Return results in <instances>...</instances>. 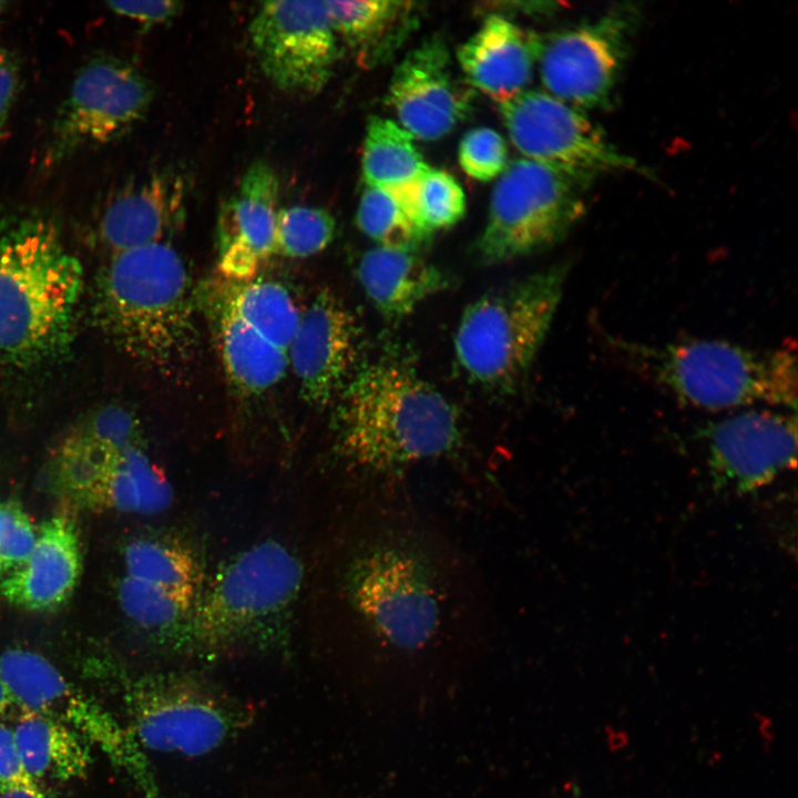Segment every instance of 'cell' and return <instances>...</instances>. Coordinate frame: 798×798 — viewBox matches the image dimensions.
I'll return each instance as SVG.
<instances>
[{
  "instance_id": "ffe728a7",
  "label": "cell",
  "mask_w": 798,
  "mask_h": 798,
  "mask_svg": "<svg viewBox=\"0 0 798 798\" xmlns=\"http://www.w3.org/2000/svg\"><path fill=\"white\" fill-rule=\"evenodd\" d=\"M211 320L224 369L232 383L245 395H260L285 376L288 352L264 338L233 309L216 280L200 294Z\"/></svg>"
},
{
  "instance_id": "ab89813d",
  "label": "cell",
  "mask_w": 798,
  "mask_h": 798,
  "mask_svg": "<svg viewBox=\"0 0 798 798\" xmlns=\"http://www.w3.org/2000/svg\"><path fill=\"white\" fill-rule=\"evenodd\" d=\"M8 7H9L8 1L0 0V14H2L7 10Z\"/></svg>"
},
{
  "instance_id": "cb8c5ba5",
  "label": "cell",
  "mask_w": 798,
  "mask_h": 798,
  "mask_svg": "<svg viewBox=\"0 0 798 798\" xmlns=\"http://www.w3.org/2000/svg\"><path fill=\"white\" fill-rule=\"evenodd\" d=\"M279 182L265 162H254L237 191L222 205L217 221L218 253L245 249L262 262L273 254Z\"/></svg>"
},
{
  "instance_id": "ac0fdd59",
  "label": "cell",
  "mask_w": 798,
  "mask_h": 798,
  "mask_svg": "<svg viewBox=\"0 0 798 798\" xmlns=\"http://www.w3.org/2000/svg\"><path fill=\"white\" fill-rule=\"evenodd\" d=\"M82 569L79 532L65 512L38 529L28 559L0 579V597L30 612H52L73 594Z\"/></svg>"
},
{
  "instance_id": "d590c367",
  "label": "cell",
  "mask_w": 798,
  "mask_h": 798,
  "mask_svg": "<svg viewBox=\"0 0 798 798\" xmlns=\"http://www.w3.org/2000/svg\"><path fill=\"white\" fill-rule=\"evenodd\" d=\"M34 784L22 764L13 729L0 724V791Z\"/></svg>"
},
{
  "instance_id": "ba28073f",
  "label": "cell",
  "mask_w": 798,
  "mask_h": 798,
  "mask_svg": "<svg viewBox=\"0 0 798 798\" xmlns=\"http://www.w3.org/2000/svg\"><path fill=\"white\" fill-rule=\"evenodd\" d=\"M304 580L298 556L276 540L237 553L215 573L188 617V637L219 648L287 610Z\"/></svg>"
},
{
  "instance_id": "f1b7e54d",
  "label": "cell",
  "mask_w": 798,
  "mask_h": 798,
  "mask_svg": "<svg viewBox=\"0 0 798 798\" xmlns=\"http://www.w3.org/2000/svg\"><path fill=\"white\" fill-rule=\"evenodd\" d=\"M356 223L380 247L416 253L428 242L396 197L382 188L366 186L359 200Z\"/></svg>"
},
{
  "instance_id": "8fae6325",
  "label": "cell",
  "mask_w": 798,
  "mask_h": 798,
  "mask_svg": "<svg viewBox=\"0 0 798 798\" xmlns=\"http://www.w3.org/2000/svg\"><path fill=\"white\" fill-rule=\"evenodd\" d=\"M152 99L150 82L134 65L113 55L91 58L57 111L41 158L44 168L119 139L143 119Z\"/></svg>"
},
{
  "instance_id": "d6986e66",
  "label": "cell",
  "mask_w": 798,
  "mask_h": 798,
  "mask_svg": "<svg viewBox=\"0 0 798 798\" xmlns=\"http://www.w3.org/2000/svg\"><path fill=\"white\" fill-rule=\"evenodd\" d=\"M540 33L526 31L501 14H488L457 51L469 85L498 104L526 91L536 64Z\"/></svg>"
},
{
  "instance_id": "7c38bea8",
  "label": "cell",
  "mask_w": 798,
  "mask_h": 798,
  "mask_svg": "<svg viewBox=\"0 0 798 798\" xmlns=\"http://www.w3.org/2000/svg\"><path fill=\"white\" fill-rule=\"evenodd\" d=\"M499 111L512 143L528 160L590 181L616 171L648 176L584 111L546 92L526 90L499 104Z\"/></svg>"
},
{
  "instance_id": "5b68a950",
  "label": "cell",
  "mask_w": 798,
  "mask_h": 798,
  "mask_svg": "<svg viewBox=\"0 0 798 798\" xmlns=\"http://www.w3.org/2000/svg\"><path fill=\"white\" fill-rule=\"evenodd\" d=\"M610 344L683 403L707 410L764 405L796 412L794 346L754 350L713 339L649 345L614 337Z\"/></svg>"
},
{
  "instance_id": "6da1fadb",
  "label": "cell",
  "mask_w": 798,
  "mask_h": 798,
  "mask_svg": "<svg viewBox=\"0 0 798 798\" xmlns=\"http://www.w3.org/2000/svg\"><path fill=\"white\" fill-rule=\"evenodd\" d=\"M345 591L360 630L381 654H426L471 630L470 570L448 541L412 514L382 509L347 564Z\"/></svg>"
},
{
  "instance_id": "4dcf8cb0",
  "label": "cell",
  "mask_w": 798,
  "mask_h": 798,
  "mask_svg": "<svg viewBox=\"0 0 798 798\" xmlns=\"http://www.w3.org/2000/svg\"><path fill=\"white\" fill-rule=\"evenodd\" d=\"M335 232V218L321 207L278 209L273 254L291 258L313 256L332 242Z\"/></svg>"
},
{
  "instance_id": "74e56055",
  "label": "cell",
  "mask_w": 798,
  "mask_h": 798,
  "mask_svg": "<svg viewBox=\"0 0 798 798\" xmlns=\"http://www.w3.org/2000/svg\"><path fill=\"white\" fill-rule=\"evenodd\" d=\"M0 798H44V796L34 782L2 790Z\"/></svg>"
},
{
  "instance_id": "60d3db41",
  "label": "cell",
  "mask_w": 798,
  "mask_h": 798,
  "mask_svg": "<svg viewBox=\"0 0 798 798\" xmlns=\"http://www.w3.org/2000/svg\"><path fill=\"white\" fill-rule=\"evenodd\" d=\"M574 798H580V797H579V790H575V789H574Z\"/></svg>"
},
{
  "instance_id": "603a6c76",
  "label": "cell",
  "mask_w": 798,
  "mask_h": 798,
  "mask_svg": "<svg viewBox=\"0 0 798 798\" xmlns=\"http://www.w3.org/2000/svg\"><path fill=\"white\" fill-rule=\"evenodd\" d=\"M357 277L375 308L388 320L410 315L449 285L439 268L416 253L380 246L364 253Z\"/></svg>"
},
{
  "instance_id": "d6a6232c",
  "label": "cell",
  "mask_w": 798,
  "mask_h": 798,
  "mask_svg": "<svg viewBox=\"0 0 798 798\" xmlns=\"http://www.w3.org/2000/svg\"><path fill=\"white\" fill-rule=\"evenodd\" d=\"M458 158L470 177L487 182L502 174L508 165L504 139L485 126L469 130L460 140Z\"/></svg>"
},
{
  "instance_id": "e0dca14e",
  "label": "cell",
  "mask_w": 798,
  "mask_h": 798,
  "mask_svg": "<svg viewBox=\"0 0 798 798\" xmlns=\"http://www.w3.org/2000/svg\"><path fill=\"white\" fill-rule=\"evenodd\" d=\"M360 331L354 314L331 291L320 290L301 311L288 360L303 399L323 408L341 393L358 355Z\"/></svg>"
},
{
  "instance_id": "52a82bcc",
  "label": "cell",
  "mask_w": 798,
  "mask_h": 798,
  "mask_svg": "<svg viewBox=\"0 0 798 798\" xmlns=\"http://www.w3.org/2000/svg\"><path fill=\"white\" fill-rule=\"evenodd\" d=\"M590 182L528 158L508 163L474 246L479 260L501 264L556 244L584 215Z\"/></svg>"
},
{
  "instance_id": "44dd1931",
  "label": "cell",
  "mask_w": 798,
  "mask_h": 798,
  "mask_svg": "<svg viewBox=\"0 0 798 798\" xmlns=\"http://www.w3.org/2000/svg\"><path fill=\"white\" fill-rule=\"evenodd\" d=\"M181 185L152 175L119 193L105 207L99 237L110 255L165 242L181 222Z\"/></svg>"
},
{
  "instance_id": "277c9868",
  "label": "cell",
  "mask_w": 798,
  "mask_h": 798,
  "mask_svg": "<svg viewBox=\"0 0 798 798\" xmlns=\"http://www.w3.org/2000/svg\"><path fill=\"white\" fill-rule=\"evenodd\" d=\"M337 428L345 454L376 471H393L450 452L459 441L452 405L411 368L379 361L340 393Z\"/></svg>"
},
{
  "instance_id": "4fadbf2b",
  "label": "cell",
  "mask_w": 798,
  "mask_h": 798,
  "mask_svg": "<svg viewBox=\"0 0 798 798\" xmlns=\"http://www.w3.org/2000/svg\"><path fill=\"white\" fill-rule=\"evenodd\" d=\"M0 674L23 710L50 717L95 744L113 761L146 785L137 743L96 700L71 684L44 656L24 647L0 655Z\"/></svg>"
},
{
  "instance_id": "9c48e42d",
  "label": "cell",
  "mask_w": 798,
  "mask_h": 798,
  "mask_svg": "<svg viewBox=\"0 0 798 798\" xmlns=\"http://www.w3.org/2000/svg\"><path fill=\"white\" fill-rule=\"evenodd\" d=\"M123 699L136 743L160 753L208 754L248 718L238 702L186 676L139 678L125 687Z\"/></svg>"
},
{
  "instance_id": "4316f807",
  "label": "cell",
  "mask_w": 798,
  "mask_h": 798,
  "mask_svg": "<svg viewBox=\"0 0 798 798\" xmlns=\"http://www.w3.org/2000/svg\"><path fill=\"white\" fill-rule=\"evenodd\" d=\"M124 574L157 585L192 603L201 595L194 554L171 538L141 536L124 549Z\"/></svg>"
},
{
  "instance_id": "1f68e13d",
  "label": "cell",
  "mask_w": 798,
  "mask_h": 798,
  "mask_svg": "<svg viewBox=\"0 0 798 798\" xmlns=\"http://www.w3.org/2000/svg\"><path fill=\"white\" fill-rule=\"evenodd\" d=\"M416 203L419 227L429 238L433 232L457 224L466 213L461 185L448 172L432 167L417 184Z\"/></svg>"
},
{
  "instance_id": "8d00e7d4",
  "label": "cell",
  "mask_w": 798,
  "mask_h": 798,
  "mask_svg": "<svg viewBox=\"0 0 798 798\" xmlns=\"http://www.w3.org/2000/svg\"><path fill=\"white\" fill-rule=\"evenodd\" d=\"M21 83V68L17 57L0 47V141L7 131L11 110Z\"/></svg>"
},
{
  "instance_id": "e575fe53",
  "label": "cell",
  "mask_w": 798,
  "mask_h": 798,
  "mask_svg": "<svg viewBox=\"0 0 798 798\" xmlns=\"http://www.w3.org/2000/svg\"><path fill=\"white\" fill-rule=\"evenodd\" d=\"M112 12L130 18L144 25L162 23L178 14L182 3L171 0L157 1H110L106 3Z\"/></svg>"
},
{
  "instance_id": "7a4b0ae2",
  "label": "cell",
  "mask_w": 798,
  "mask_h": 798,
  "mask_svg": "<svg viewBox=\"0 0 798 798\" xmlns=\"http://www.w3.org/2000/svg\"><path fill=\"white\" fill-rule=\"evenodd\" d=\"M82 289V265L49 217L1 212L0 367L28 369L62 355Z\"/></svg>"
},
{
  "instance_id": "3957f363",
  "label": "cell",
  "mask_w": 798,
  "mask_h": 798,
  "mask_svg": "<svg viewBox=\"0 0 798 798\" xmlns=\"http://www.w3.org/2000/svg\"><path fill=\"white\" fill-rule=\"evenodd\" d=\"M197 294L180 254L161 242L110 255L94 291L101 330L122 352L177 378L198 346Z\"/></svg>"
},
{
  "instance_id": "2e32d148",
  "label": "cell",
  "mask_w": 798,
  "mask_h": 798,
  "mask_svg": "<svg viewBox=\"0 0 798 798\" xmlns=\"http://www.w3.org/2000/svg\"><path fill=\"white\" fill-rule=\"evenodd\" d=\"M471 90L452 72L444 41L433 35L410 50L396 65L387 102L400 126L413 139L436 141L470 113Z\"/></svg>"
},
{
  "instance_id": "484cf974",
  "label": "cell",
  "mask_w": 798,
  "mask_h": 798,
  "mask_svg": "<svg viewBox=\"0 0 798 798\" xmlns=\"http://www.w3.org/2000/svg\"><path fill=\"white\" fill-rule=\"evenodd\" d=\"M429 168L403 127L392 120L370 116L361 153L366 186L393 191L418 182Z\"/></svg>"
},
{
  "instance_id": "9a60e30c",
  "label": "cell",
  "mask_w": 798,
  "mask_h": 798,
  "mask_svg": "<svg viewBox=\"0 0 798 798\" xmlns=\"http://www.w3.org/2000/svg\"><path fill=\"white\" fill-rule=\"evenodd\" d=\"M712 477L719 488L747 493L797 463L796 413L750 409L703 431Z\"/></svg>"
},
{
  "instance_id": "30bf717a",
  "label": "cell",
  "mask_w": 798,
  "mask_h": 798,
  "mask_svg": "<svg viewBox=\"0 0 798 798\" xmlns=\"http://www.w3.org/2000/svg\"><path fill=\"white\" fill-rule=\"evenodd\" d=\"M641 20L632 3L592 21L541 34L536 64L546 93L582 111L607 109Z\"/></svg>"
},
{
  "instance_id": "836d02e7",
  "label": "cell",
  "mask_w": 798,
  "mask_h": 798,
  "mask_svg": "<svg viewBox=\"0 0 798 798\" xmlns=\"http://www.w3.org/2000/svg\"><path fill=\"white\" fill-rule=\"evenodd\" d=\"M38 530L23 507L0 501V575L19 567L31 553Z\"/></svg>"
},
{
  "instance_id": "d4e9b609",
  "label": "cell",
  "mask_w": 798,
  "mask_h": 798,
  "mask_svg": "<svg viewBox=\"0 0 798 798\" xmlns=\"http://www.w3.org/2000/svg\"><path fill=\"white\" fill-rule=\"evenodd\" d=\"M13 734L24 769L32 780L44 777L71 780L86 774L90 753L85 739L65 725L23 710Z\"/></svg>"
},
{
  "instance_id": "f546056e",
  "label": "cell",
  "mask_w": 798,
  "mask_h": 798,
  "mask_svg": "<svg viewBox=\"0 0 798 798\" xmlns=\"http://www.w3.org/2000/svg\"><path fill=\"white\" fill-rule=\"evenodd\" d=\"M124 614L145 630H164L190 617L194 603L157 585L123 575L117 587Z\"/></svg>"
},
{
  "instance_id": "f35d334b",
  "label": "cell",
  "mask_w": 798,
  "mask_h": 798,
  "mask_svg": "<svg viewBox=\"0 0 798 798\" xmlns=\"http://www.w3.org/2000/svg\"><path fill=\"white\" fill-rule=\"evenodd\" d=\"M14 704L9 688L0 674V714L6 713Z\"/></svg>"
},
{
  "instance_id": "7402d4cb",
  "label": "cell",
  "mask_w": 798,
  "mask_h": 798,
  "mask_svg": "<svg viewBox=\"0 0 798 798\" xmlns=\"http://www.w3.org/2000/svg\"><path fill=\"white\" fill-rule=\"evenodd\" d=\"M332 28L366 69L395 58L420 23V8L411 1H325Z\"/></svg>"
},
{
  "instance_id": "83f0119b",
  "label": "cell",
  "mask_w": 798,
  "mask_h": 798,
  "mask_svg": "<svg viewBox=\"0 0 798 798\" xmlns=\"http://www.w3.org/2000/svg\"><path fill=\"white\" fill-rule=\"evenodd\" d=\"M215 280L241 318L268 341L288 352L301 313L282 284L256 278L246 283L223 278Z\"/></svg>"
},
{
  "instance_id": "8992f818",
  "label": "cell",
  "mask_w": 798,
  "mask_h": 798,
  "mask_svg": "<svg viewBox=\"0 0 798 798\" xmlns=\"http://www.w3.org/2000/svg\"><path fill=\"white\" fill-rule=\"evenodd\" d=\"M567 270V264L554 265L468 305L454 335V350L473 380L505 387L528 371L550 330Z\"/></svg>"
},
{
  "instance_id": "5bb4252c",
  "label": "cell",
  "mask_w": 798,
  "mask_h": 798,
  "mask_svg": "<svg viewBox=\"0 0 798 798\" xmlns=\"http://www.w3.org/2000/svg\"><path fill=\"white\" fill-rule=\"evenodd\" d=\"M249 33L260 69L280 90L316 94L327 84L339 51L325 1H266Z\"/></svg>"
}]
</instances>
